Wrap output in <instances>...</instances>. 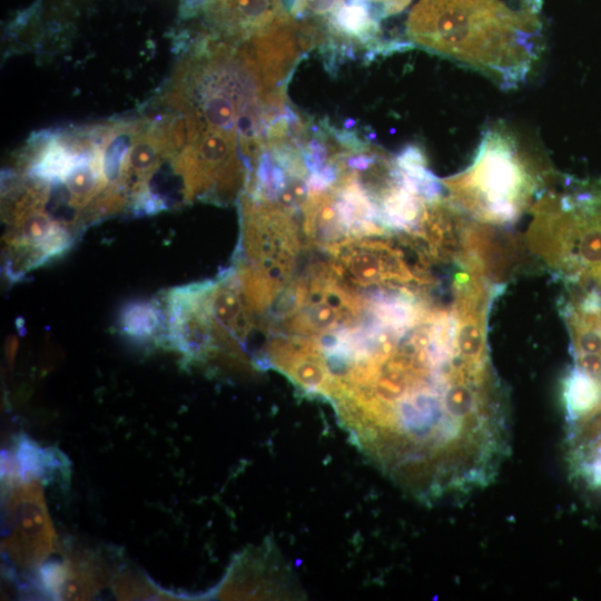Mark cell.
I'll list each match as a JSON object with an SVG mask.
<instances>
[{"mask_svg": "<svg viewBox=\"0 0 601 601\" xmlns=\"http://www.w3.org/2000/svg\"><path fill=\"white\" fill-rule=\"evenodd\" d=\"M2 553L23 570L38 569L57 541L40 481L2 486Z\"/></svg>", "mask_w": 601, "mask_h": 601, "instance_id": "obj_6", "label": "cell"}, {"mask_svg": "<svg viewBox=\"0 0 601 601\" xmlns=\"http://www.w3.org/2000/svg\"><path fill=\"white\" fill-rule=\"evenodd\" d=\"M240 288L255 314L270 309L294 278L304 247L300 221L284 207L243 195Z\"/></svg>", "mask_w": 601, "mask_h": 601, "instance_id": "obj_4", "label": "cell"}, {"mask_svg": "<svg viewBox=\"0 0 601 601\" xmlns=\"http://www.w3.org/2000/svg\"><path fill=\"white\" fill-rule=\"evenodd\" d=\"M67 456L57 447L48 446L43 451L41 482L59 483L66 487L70 480V470Z\"/></svg>", "mask_w": 601, "mask_h": 601, "instance_id": "obj_13", "label": "cell"}, {"mask_svg": "<svg viewBox=\"0 0 601 601\" xmlns=\"http://www.w3.org/2000/svg\"><path fill=\"white\" fill-rule=\"evenodd\" d=\"M43 451L45 447L24 434L17 439L11 452L17 461L22 482L41 480Z\"/></svg>", "mask_w": 601, "mask_h": 601, "instance_id": "obj_10", "label": "cell"}, {"mask_svg": "<svg viewBox=\"0 0 601 601\" xmlns=\"http://www.w3.org/2000/svg\"><path fill=\"white\" fill-rule=\"evenodd\" d=\"M564 185L532 205L528 243L570 283L601 269V179Z\"/></svg>", "mask_w": 601, "mask_h": 601, "instance_id": "obj_2", "label": "cell"}, {"mask_svg": "<svg viewBox=\"0 0 601 601\" xmlns=\"http://www.w3.org/2000/svg\"><path fill=\"white\" fill-rule=\"evenodd\" d=\"M205 7L217 30L238 42L294 18L283 0H205Z\"/></svg>", "mask_w": 601, "mask_h": 601, "instance_id": "obj_7", "label": "cell"}, {"mask_svg": "<svg viewBox=\"0 0 601 601\" xmlns=\"http://www.w3.org/2000/svg\"><path fill=\"white\" fill-rule=\"evenodd\" d=\"M345 0H293L288 11L296 19L328 21Z\"/></svg>", "mask_w": 601, "mask_h": 601, "instance_id": "obj_12", "label": "cell"}, {"mask_svg": "<svg viewBox=\"0 0 601 601\" xmlns=\"http://www.w3.org/2000/svg\"><path fill=\"white\" fill-rule=\"evenodd\" d=\"M561 398L566 426L583 422L601 408V382L574 365L562 380Z\"/></svg>", "mask_w": 601, "mask_h": 601, "instance_id": "obj_8", "label": "cell"}, {"mask_svg": "<svg viewBox=\"0 0 601 601\" xmlns=\"http://www.w3.org/2000/svg\"><path fill=\"white\" fill-rule=\"evenodd\" d=\"M158 316L156 308L145 302L129 304L121 314V327L136 338H147L156 329Z\"/></svg>", "mask_w": 601, "mask_h": 601, "instance_id": "obj_11", "label": "cell"}, {"mask_svg": "<svg viewBox=\"0 0 601 601\" xmlns=\"http://www.w3.org/2000/svg\"><path fill=\"white\" fill-rule=\"evenodd\" d=\"M114 593L121 600H173L174 594L156 588L138 572L121 570L112 577Z\"/></svg>", "mask_w": 601, "mask_h": 601, "instance_id": "obj_9", "label": "cell"}, {"mask_svg": "<svg viewBox=\"0 0 601 601\" xmlns=\"http://www.w3.org/2000/svg\"><path fill=\"white\" fill-rule=\"evenodd\" d=\"M442 185L449 198L481 223H514L530 205L542 177L506 129L487 130L470 166Z\"/></svg>", "mask_w": 601, "mask_h": 601, "instance_id": "obj_3", "label": "cell"}, {"mask_svg": "<svg viewBox=\"0 0 601 601\" xmlns=\"http://www.w3.org/2000/svg\"><path fill=\"white\" fill-rule=\"evenodd\" d=\"M348 283L331 262L295 275L272 309L268 333L319 338L358 323L366 309L364 293Z\"/></svg>", "mask_w": 601, "mask_h": 601, "instance_id": "obj_5", "label": "cell"}, {"mask_svg": "<svg viewBox=\"0 0 601 601\" xmlns=\"http://www.w3.org/2000/svg\"><path fill=\"white\" fill-rule=\"evenodd\" d=\"M375 8L380 19L403 11L412 0H367Z\"/></svg>", "mask_w": 601, "mask_h": 601, "instance_id": "obj_14", "label": "cell"}, {"mask_svg": "<svg viewBox=\"0 0 601 601\" xmlns=\"http://www.w3.org/2000/svg\"><path fill=\"white\" fill-rule=\"evenodd\" d=\"M541 23L501 0H418L406 21L414 45L474 68L504 88L522 82L538 58Z\"/></svg>", "mask_w": 601, "mask_h": 601, "instance_id": "obj_1", "label": "cell"}]
</instances>
